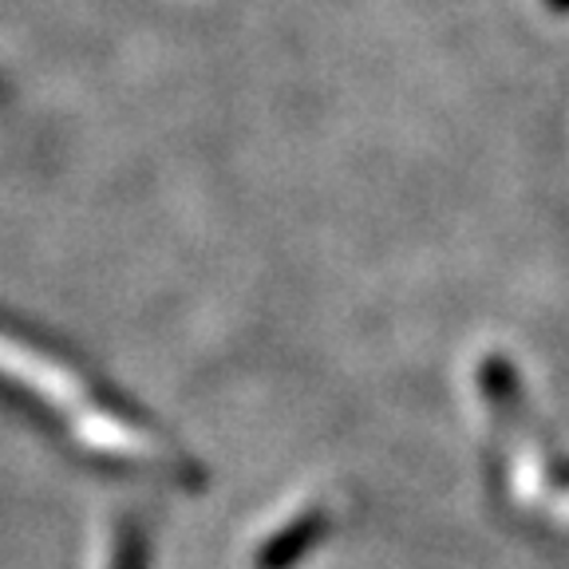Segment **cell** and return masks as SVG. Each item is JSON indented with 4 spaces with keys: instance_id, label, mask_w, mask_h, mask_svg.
Returning <instances> with one entry per match:
<instances>
[{
    "instance_id": "6da1fadb",
    "label": "cell",
    "mask_w": 569,
    "mask_h": 569,
    "mask_svg": "<svg viewBox=\"0 0 569 569\" xmlns=\"http://www.w3.org/2000/svg\"><path fill=\"white\" fill-rule=\"evenodd\" d=\"M550 4H553L558 12H566V9H569V0H550Z\"/></svg>"
}]
</instances>
